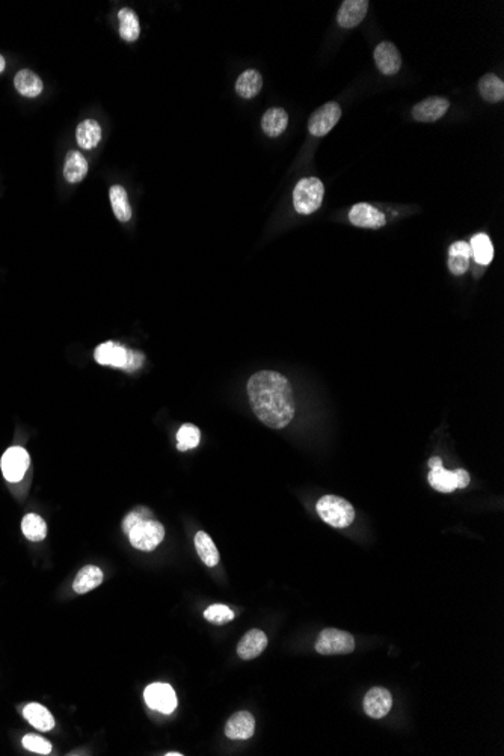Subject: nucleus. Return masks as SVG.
I'll return each mask as SVG.
<instances>
[{"label":"nucleus","mask_w":504,"mask_h":756,"mask_svg":"<svg viewBox=\"0 0 504 756\" xmlns=\"http://www.w3.org/2000/svg\"><path fill=\"white\" fill-rule=\"evenodd\" d=\"M250 403L257 418L270 429H284L296 412L293 390L286 376L263 370L252 375L247 385Z\"/></svg>","instance_id":"nucleus-1"},{"label":"nucleus","mask_w":504,"mask_h":756,"mask_svg":"<svg viewBox=\"0 0 504 756\" xmlns=\"http://www.w3.org/2000/svg\"><path fill=\"white\" fill-rule=\"evenodd\" d=\"M316 509L326 524L336 528H346L355 519L353 506L337 495H325L317 501Z\"/></svg>","instance_id":"nucleus-2"},{"label":"nucleus","mask_w":504,"mask_h":756,"mask_svg":"<svg viewBox=\"0 0 504 756\" xmlns=\"http://www.w3.org/2000/svg\"><path fill=\"white\" fill-rule=\"evenodd\" d=\"M325 196V186L317 177H306L298 181L293 191V204L301 215H311L321 208Z\"/></svg>","instance_id":"nucleus-3"},{"label":"nucleus","mask_w":504,"mask_h":756,"mask_svg":"<svg viewBox=\"0 0 504 756\" xmlns=\"http://www.w3.org/2000/svg\"><path fill=\"white\" fill-rule=\"evenodd\" d=\"M127 535L133 548L139 551H153L165 539V527L156 519H145L134 526Z\"/></svg>","instance_id":"nucleus-4"},{"label":"nucleus","mask_w":504,"mask_h":756,"mask_svg":"<svg viewBox=\"0 0 504 756\" xmlns=\"http://www.w3.org/2000/svg\"><path fill=\"white\" fill-rule=\"evenodd\" d=\"M314 648L322 655H344L355 649V639L348 631L337 628L323 629L314 644Z\"/></svg>","instance_id":"nucleus-5"},{"label":"nucleus","mask_w":504,"mask_h":756,"mask_svg":"<svg viewBox=\"0 0 504 756\" xmlns=\"http://www.w3.org/2000/svg\"><path fill=\"white\" fill-rule=\"evenodd\" d=\"M144 698L151 710L162 714H171L177 708V695L169 684H150L144 691Z\"/></svg>","instance_id":"nucleus-6"},{"label":"nucleus","mask_w":504,"mask_h":756,"mask_svg":"<svg viewBox=\"0 0 504 756\" xmlns=\"http://www.w3.org/2000/svg\"><path fill=\"white\" fill-rule=\"evenodd\" d=\"M341 118V107L338 103H326L322 107H318L316 112L310 117L309 121V130L316 138H322L326 136L331 130L334 129L338 119Z\"/></svg>","instance_id":"nucleus-7"},{"label":"nucleus","mask_w":504,"mask_h":756,"mask_svg":"<svg viewBox=\"0 0 504 756\" xmlns=\"http://www.w3.org/2000/svg\"><path fill=\"white\" fill-rule=\"evenodd\" d=\"M31 459L23 447H11L2 456V473L11 483L20 481L29 468Z\"/></svg>","instance_id":"nucleus-8"},{"label":"nucleus","mask_w":504,"mask_h":756,"mask_svg":"<svg viewBox=\"0 0 504 756\" xmlns=\"http://www.w3.org/2000/svg\"><path fill=\"white\" fill-rule=\"evenodd\" d=\"M349 220H350V224L355 227L373 228V230L384 227L387 224L385 215L376 207H373L372 204H367V203H360V204L353 206L349 212Z\"/></svg>","instance_id":"nucleus-9"},{"label":"nucleus","mask_w":504,"mask_h":756,"mask_svg":"<svg viewBox=\"0 0 504 756\" xmlns=\"http://www.w3.org/2000/svg\"><path fill=\"white\" fill-rule=\"evenodd\" d=\"M94 358L95 361L102 366L126 370L129 363V349L114 341H106L95 349Z\"/></svg>","instance_id":"nucleus-10"},{"label":"nucleus","mask_w":504,"mask_h":756,"mask_svg":"<svg viewBox=\"0 0 504 756\" xmlns=\"http://www.w3.org/2000/svg\"><path fill=\"white\" fill-rule=\"evenodd\" d=\"M373 56H375V62L379 71L385 74V76H395V74L399 73L402 67V58H400L397 47L392 43H388V41L380 43L375 48Z\"/></svg>","instance_id":"nucleus-11"},{"label":"nucleus","mask_w":504,"mask_h":756,"mask_svg":"<svg viewBox=\"0 0 504 756\" xmlns=\"http://www.w3.org/2000/svg\"><path fill=\"white\" fill-rule=\"evenodd\" d=\"M450 102L442 97H430L415 105L412 109L414 119L420 122H435L447 114Z\"/></svg>","instance_id":"nucleus-12"},{"label":"nucleus","mask_w":504,"mask_h":756,"mask_svg":"<svg viewBox=\"0 0 504 756\" xmlns=\"http://www.w3.org/2000/svg\"><path fill=\"white\" fill-rule=\"evenodd\" d=\"M392 706L391 693L384 687H373L364 698V711L372 718L385 717Z\"/></svg>","instance_id":"nucleus-13"},{"label":"nucleus","mask_w":504,"mask_h":756,"mask_svg":"<svg viewBox=\"0 0 504 756\" xmlns=\"http://www.w3.org/2000/svg\"><path fill=\"white\" fill-rule=\"evenodd\" d=\"M255 733V718L248 711L232 714L225 723V735L230 740H248Z\"/></svg>","instance_id":"nucleus-14"},{"label":"nucleus","mask_w":504,"mask_h":756,"mask_svg":"<svg viewBox=\"0 0 504 756\" xmlns=\"http://www.w3.org/2000/svg\"><path fill=\"white\" fill-rule=\"evenodd\" d=\"M368 9L367 0H346L338 9L337 21L343 29H352L364 20Z\"/></svg>","instance_id":"nucleus-15"},{"label":"nucleus","mask_w":504,"mask_h":756,"mask_svg":"<svg viewBox=\"0 0 504 756\" xmlns=\"http://www.w3.org/2000/svg\"><path fill=\"white\" fill-rule=\"evenodd\" d=\"M267 646V636L262 629H251L237 644V655L242 660H254Z\"/></svg>","instance_id":"nucleus-16"},{"label":"nucleus","mask_w":504,"mask_h":756,"mask_svg":"<svg viewBox=\"0 0 504 756\" xmlns=\"http://www.w3.org/2000/svg\"><path fill=\"white\" fill-rule=\"evenodd\" d=\"M289 126V114L281 107L267 109L262 118V129L269 138H278Z\"/></svg>","instance_id":"nucleus-17"},{"label":"nucleus","mask_w":504,"mask_h":756,"mask_svg":"<svg viewBox=\"0 0 504 756\" xmlns=\"http://www.w3.org/2000/svg\"><path fill=\"white\" fill-rule=\"evenodd\" d=\"M102 581H103L102 569L94 565H88V566H83L77 573L75 581H73V589H75V592L79 595H85L97 589L102 585Z\"/></svg>","instance_id":"nucleus-18"},{"label":"nucleus","mask_w":504,"mask_h":756,"mask_svg":"<svg viewBox=\"0 0 504 756\" xmlns=\"http://www.w3.org/2000/svg\"><path fill=\"white\" fill-rule=\"evenodd\" d=\"M86 174H88V162H86L85 156L77 150L68 151L65 157V165H64L65 180L71 184H76L82 181L86 177Z\"/></svg>","instance_id":"nucleus-19"},{"label":"nucleus","mask_w":504,"mask_h":756,"mask_svg":"<svg viewBox=\"0 0 504 756\" xmlns=\"http://www.w3.org/2000/svg\"><path fill=\"white\" fill-rule=\"evenodd\" d=\"M23 715L33 728L43 730V733H48V730L55 728V718L52 713L40 703H29L24 706Z\"/></svg>","instance_id":"nucleus-20"},{"label":"nucleus","mask_w":504,"mask_h":756,"mask_svg":"<svg viewBox=\"0 0 504 756\" xmlns=\"http://www.w3.org/2000/svg\"><path fill=\"white\" fill-rule=\"evenodd\" d=\"M14 86L21 95L28 98L38 97L44 90V85L40 76H36L31 70H20L14 78Z\"/></svg>","instance_id":"nucleus-21"},{"label":"nucleus","mask_w":504,"mask_h":756,"mask_svg":"<svg viewBox=\"0 0 504 756\" xmlns=\"http://www.w3.org/2000/svg\"><path fill=\"white\" fill-rule=\"evenodd\" d=\"M102 139V127L95 119L82 121L76 130V141L83 150H92Z\"/></svg>","instance_id":"nucleus-22"},{"label":"nucleus","mask_w":504,"mask_h":756,"mask_svg":"<svg viewBox=\"0 0 504 756\" xmlns=\"http://www.w3.org/2000/svg\"><path fill=\"white\" fill-rule=\"evenodd\" d=\"M118 21H119V35L122 40L127 43H133L139 38L141 24H139V18L136 16V12L130 8H122L118 12Z\"/></svg>","instance_id":"nucleus-23"},{"label":"nucleus","mask_w":504,"mask_h":756,"mask_svg":"<svg viewBox=\"0 0 504 756\" xmlns=\"http://www.w3.org/2000/svg\"><path fill=\"white\" fill-rule=\"evenodd\" d=\"M262 86H263L262 74L257 70H247L240 74L236 82V92L242 98H247V100H250V98H254L258 92L262 91Z\"/></svg>","instance_id":"nucleus-24"},{"label":"nucleus","mask_w":504,"mask_h":756,"mask_svg":"<svg viewBox=\"0 0 504 756\" xmlns=\"http://www.w3.org/2000/svg\"><path fill=\"white\" fill-rule=\"evenodd\" d=\"M195 548H196V553H198L200 559L203 560V563L208 568H213L219 563L220 560V555H219V551L216 548L215 542L212 541V538L207 535L205 531H198L195 535Z\"/></svg>","instance_id":"nucleus-25"},{"label":"nucleus","mask_w":504,"mask_h":756,"mask_svg":"<svg viewBox=\"0 0 504 756\" xmlns=\"http://www.w3.org/2000/svg\"><path fill=\"white\" fill-rule=\"evenodd\" d=\"M468 245L471 247V257L476 260L477 265L486 266L493 262L494 246L486 234H476Z\"/></svg>","instance_id":"nucleus-26"},{"label":"nucleus","mask_w":504,"mask_h":756,"mask_svg":"<svg viewBox=\"0 0 504 756\" xmlns=\"http://www.w3.org/2000/svg\"><path fill=\"white\" fill-rule=\"evenodd\" d=\"M109 198L117 219L121 222H129L132 219V206L129 203L126 189L122 188V186L115 184L109 191Z\"/></svg>","instance_id":"nucleus-27"},{"label":"nucleus","mask_w":504,"mask_h":756,"mask_svg":"<svg viewBox=\"0 0 504 756\" xmlns=\"http://www.w3.org/2000/svg\"><path fill=\"white\" fill-rule=\"evenodd\" d=\"M478 92L483 97V100L489 103L501 102L504 97V82L497 78L495 74H485L478 80Z\"/></svg>","instance_id":"nucleus-28"},{"label":"nucleus","mask_w":504,"mask_h":756,"mask_svg":"<svg viewBox=\"0 0 504 756\" xmlns=\"http://www.w3.org/2000/svg\"><path fill=\"white\" fill-rule=\"evenodd\" d=\"M21 531L29 541L40 542L47 536V524L40 515L28 513L21 521Z\"/></svg>","instance_id":"nucleus-29"},{"label":"nucleus","mask_w":504,"mask_h":756,"mask_svg":"<svg viewBox=\"0 0 504 756\" xmlns=\"http://www.w3.org/2000/svg\"><path fill=\"white\" fill-rule=\"evenodd\" d=\"M427 479H429L430 486H432L438 492L449 494V492H453V491L458 489L456 488V477H454L453 471H447L442 467L441 468H435V469H430Z\"/></svg>","instance_id":"nucleus-30"},{"label":"nucleus","mask_w":504,"mask_h":756,"mask_svg":"<svg viewBox=\"0 0 504 756\" xmlns=\"http://www.w3.org/2000/svg\"><path fill=\"white\" fill-rule=\"evenodd\" d=\"M201 440V432L195 425H183L177 432V449L180 452H188L198 447Z\"/></svg>","instance_id":"nucleus-31"},{"label":"nucleus","mask_w":504,"mask_h":756,"mask_svg":"<svg viewBox=\"0 0 504 756\" xmlns=\"http://www.w3.org/2000/svg\"><path fill=\"white\" fill-rule=\"evenodd\" d=\"M204 617L207 622H210L213 625H225L235 619V613H232L230 607L224 604H213L208 607V609H205Z\"/></svg>","instance_id":"nucleus-32"},{"label":"nucleus","mask_w":504,"mask_h":756,"mask_svg":"<svg viewBox=\"0 0 504 756\" xmlns=\"http://www.w3.org/2000/svg\"><path fill=\"white\" fill-rule=\"evenodd\" d=\"M23 746L24 749H28L33 753H40V755H48L52 752V745L48 742L47 740H44L43 737H38L35 734H28L23 737Z\"/></svg>","instance_id":"nucleus-33"},{"label":"nucleus","mask_w":504,"mask_h":756,"mask_svg":"<svg viewBox=\"0 0 504 756\" xmlns=\"http://www.w3.org/2000/svg\"><path fill=\"white\" fill-rule=\"evenodd\" d=\"M145 519H153L151 511L146 509V507H138V509L132 511L124 518V521H122V530L129 533L134 526H138L141 521H145Z\"/></svg>","instance_id":"nucleus-34"},{"label":"nucleus","mask_w":504,"mask_h":756,"mask_svg":"<svg viewBox=\"0 0 504 756\" xmlns=\"http://www.w3.org/2000/svg\"><path fill=\"white\" fill-rule=\"evenodd\" d=\"M470 267V258L458 254H449V269L453 275H463Z\"/></svg>","instance_id":"nucleus-35"},{"label":"nucleus","mask_w":504,"mask_h":756,"mask_svg":"<svg viewBox=\"0 0 504 756\" xmlns=\"http://www.w3.org/2000/svg\"><path fill=\"white\" fill-rule=\"evenodd\" d=\"M144 359H145V356H144L141 352L129 351V363H127L126 370H127V371H134V370H138L139 367H142Z\"/></svg>","instance_id":"nucleus-36"},{"label":"nucleus","mask_w":504,"mask_h":756,"mask_svg":"<svg viewBox=\"0 0 504 756\" xmlns=\"http://www.w3.org/2000/svg\"><path fill=\"white\" fill-rule=\"evenodd\" d=\"M449 254H458V255H463L466 258H471V247L466 242H456V243H453L450 246Z\"/></svg>","instance_id":"nucleus-37"},{"label":"nucleus","mask_w":504,"mask_h":756,"mask_svg":"<svg viewBox=\"0 0 504 756\" xmlns=\"http://www.w3.org/2000/svg\"><path fill=\"white\" fill-rule=\"evenodd\" d=\"M453 473H454V477H456V488L458 489H463V488H466V486L470 485L471 477L468 474V471L459 468L456 471H453Z\"/></svg>","instance_id":"nucleus-38"},{"label":"nucleus","mask_w":504,"mask_h":756,"mask_svg":"<svg viewBox=\"0 0 504 756\" xmlns=\"http://www.w3.org/2000/svg\"><path fill=\"white\" fill-rule=\"evenodd\" d=\"M429 467H430V469H435V468H441V467H442V461H441V457H438V456H435V457H430V459H429Z\"/></svg>","instance_id":"nucleus-39"},{"label":"nucleus","mask_w":504,"mask_h":756,"mask_svg":"<svg viewBox=\"0 0 504 756\" xmlns=\"http://www.w3.org/2000/svg\"><path fill=\"white\" fill-rule=\"evenodd\" d=\"M5 70V58L0 55V73H2Z\"/></svg>","instance_id":"nucleus-40"},{"label":"nucleus","mask_w":504,"mask_h":756,"mask_svg":"<svg viewBox=\"0 0 504 756\" xmlns=\"http://www.w3.org/2000/svg\"><path fill=\"white\" fill-rule=\"evenodd\" d=\"M181 755H183V753H178V752H169V753H166V756H181Z\"/></svg>","instance_id":"nucleus-41"}]
</instances>
